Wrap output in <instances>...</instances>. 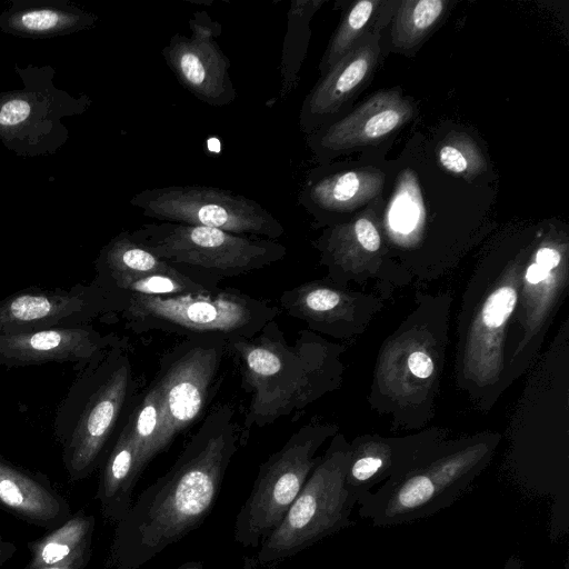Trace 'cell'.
<instances>
[{"mask_svg":"<svg viewBox=\"0 0 569 569\" xmlns=\"http://www.w3.org/2000/svg\"><path fill=\"white\" fill-rule=\"evenodd\" d=\"M237 409L210 410L169 470L147 487L116 523L107 566L139 569L202 525L241 442Z\"/></svg>","mask_w":569,"mask_h":569,"instance_id":"1","label":"cell"},{"mask_svg":"<svg viewBox=\"0 0 569 569\" xmlns=\"http://www.w3.org/2000/svg\"><path fill=\"white\" fill-rule=\"evenodd\" d=\"M323 347L307 331L290 343L274 320L254 337L227 343V352L237 360L241 387L250 401L241 426V442L252 428H261L293 415L321 393L323 387Z\"/></svg>","mask_w":569,"mask_h":569,"instance_id":"2","label":"cell"},{"mask_svg":"<svg viewBox=\"0 0 569 569\" xmlns=\"http://www.w3.org/2000/svg\"><path fill=\"white\" fill-rule=\"evenodd\" d=\"M133 391L134 379L124 339L119 338L79 370L53 421L70 481L88 478L102 463L109 440Z\"/></svg>","mask_w":569,"mask_h":569,"instance_id":"3","label":"cell"},{"mask_svg":"<svg viewBox=\"0 0 569 569\" xmlns=\"http://www.w3.org/2000/svg\"><path fill=\"white\" fill-rule=\"evenodd\" d=\"M124 328L137 333L162 331L186 338L232 340L254 337L281 310L270 300L224 288L170 296L120 298Z\"/></svg>","mask_w":569,"mask_h":569,"instance_id":"4","label":"cell"},{"mask_svg":"<svg viewBox=\"0 0 569 569\" xmlns=\"http://www.w3.org/2000/svg\"><path fill=\"white\" fill-rule=\"evenodd\" d=\"M131 238L211 290L226 278L269 267L287 254L277 240L220 229L156 221L129 232Z\"/></svg>","mask_w":569,"mask_h":569,"instance_id":"5","label":"cell"},{"mask_svg":"<svg viewBox=\"0 0 569 569\" xmlns=\"http://www.w3.org/2000/svg\"><path fill=\"white\" fill-rule=\"evenodd\" d=\"M349 455L336 448L315 467L279 526L262 541L251 567H272L355 525L346 487Z\"/></svg>","mask_w":569,"mask_h":569,"instance_id":"6","label":"cell"},{"mask_svg":"<svg viewBox=\"0 0 569 569\" xmlns=\"http://www.w3.org/2000/svg\"><path fill=\"white\" fill-rule=\"evenodd\" d=\"M330 430L301 427L260 465L252 489L234 520L233 538L246 548H258L279 526L321 458L315 453Z\"/></svg>","mask_w":569,"mask_h":569,"instance_id":"7","label":"cell"},{"mask_svg":"<svg viewBox=\"0 0 569 569\" xmlns=\"http://www.w3.org/2000/svg\"><path fill=\"white\" fill-rule=\"evenodd\" d=\"M130 203L156 221L220 229L227 232L277 240L284 227L259 202L211 186L188 184L148 188Z\"/></svg>","mask_w":569,"mask_h":569,"instance_id":"8","label":"cell"},{"mask_svg":"<svg viewBox=\"0 0 569 569\" xmlns=\"http://www.w3.org/2000/svg\"><path fill=\"white\" fill-rule=\"evenodd\" d=\"M483 459L482 452H471L416 465L402 477L367 493L357 505L358 513L375 527H392L430 517L463 495Z\"/></svg>","mask_w":569,"mask_h":569,"instance_id":"9","label":"cell"},{"mask_svg":"<svg viewBox=\"0 0 569 569\" xmlns=\"http://www.w3.org/2000/svg\"><path fill=\"white\" fill-rule=\"evenodd\" d=\"M226 352L222 340L186 338L160 359L152 383L159 393L167 447L201 415Z\"/></svg>","mask_w":569,"mask_h":569,"instance_id":"10","label":"cell"},{"mask_svg":"<svg viewBox=\"0 0 569 569\" xmlns=\"http://www.w3.org/2000/svg\"><path fill=\"white\" fill-rule=\"evenodd\" d=\"M121 299L100 287L28 288L0 301V335L91 325L100 316L119 313Z\"/></svg>","mask_w":569,"mask_h":569,"instance_id":"11","label":"cell"},{"mask_svg":"<svg viewBox=\"0 0 569 569\" xmlns=\"http://www.w3.org/2000/svg\"><path fill=\"white\" fill-rule=\"evenodd\" d=\"M190 36H171L161 54L177 81L201 102L226 107L237 99L230 77V60L217 38L221 24L207 11H196L189 19Z\"/></svg>","mask_w":569,"mask_h":569,"instance_id":"12","label":"cell"},{"mask_svg":"<svg viewBox=\"0 0 569 569\" xmlns=\"http://www.w3.org/2000/svg\"><path fill=\"white\" fill-rule=\"evenodd\" d=\"M415 113L399 90L380 91L343 118L307 136V143L320 159L379 142Z\"/></svg>","mask_w":569,"mask_h":569,"instance_id":"13","label":"cell"},{"mask_svg":"<svg viewBox=\"0 0 569 569\" xmlns=\"http://www.w3.org/2000/svg\"><path fill=\"white\" fill-rule=\"evenodd\" d=\"M119 337L91 325L0 335V365L14 368L47 362H74L79 371Z\"/></svg>","mask_w":569,"mask_h":569,"instance_id":"14","label":"cell"},{"mask_svg":"<svg viewBox=\"0 0 569 569\" xmlns=\"http://www.w3.org/2000/svg\"><path fill=\"white\" fill-rule=\"evenodd\" d=\"M380 54L379 34L363 36L306 96L299 127L308 136L327 124L373 71Z\"/></svg>","mask_w":569,"mask_h":569,"instance_id":"15","label":"cell"},{"mask_svg":"<svg viewBox=\"0 0 569 569\" xmlns=\"http://www.w3.org/2000/svg\"><path fill=\"white\" fill-rule=\"evenodd\" d=\"M0 509L47 531L71 517V507L41 472L7 460L0 453Z\"/></svg>","mask_w":569,"mask_h":569,"instance_id":"16","label":"cell"},{"mask_svg":"<svg viewBox=\"0 0 569 569\" xmlns=\"http://www.w3.org/2000/svg\"><path fill=\"white\" fill-rule=\"evenodd\" d=\"M385 174L366 168L321 173L311 172L303 183L298 202L317 218L348 212L380 193Z\"/></svg>","mask_w":569,"mask_h":569,"instance_id":"17","label":"cell"},{"mask_svg":"<svg viewBox=\"0 0 569 569\" xmlns=\"http://www.w3.org/2000/svg\"><path fill=\"white\" fill-rule=\"evenodd\" d=\"M144 468L127 419L104 460L96 496L107 520L118 523L126 517L132 506L134 486Z\"/></svg>","mask_w":569,"mask_h":569,"instance_id":"18","label":"cell"},{"mask_svg":"<svg viewBox=\"0 0 569 569\" xmlns=\"http://www.w3.org/2000/svg\"><path fill=\"white\" fill-rule=\"evenodd\" d=\"M96 518L83 509L44 536L28 542L30 560L23 569H43L63 563L91 550Z\"/></svg>","mask_w":569,"mask_h":569,"instance_id":"19","label":"cell"},{"mask_svg":"<svg viewBox=\"0 0 569 569\" xmlns=\"http://www.w3.org/2000/svg\"><path fill=\"white\" fill-rule=\"evenodd\" d=\"M96 269L94 281L101 287L151 273L178 270L134 241L128 231L113 238L101 250Z\"/></svg>","mask_w":569,"mask_h":569,"instance_id":"20","label":"cell"},{"mask_svg":"<svg viewBox=\"0 0 569 569\" xmlns=\"http://www.w3.org/2000/svg\"><path fill=\"white\" fill-rule=\"evenodd\" d=\"M323 4L319 0H292L287 14V32L280 60V92L284 100L295 90L306 46L310 33V21Z\"/></svg>","mask_w":569,"mask_h":569,"instance_id":"21","label":"cell"},{"mask_svg":"<svg viewBox=\"0 0 569 569\" xmlns=\"http://www.w3.org/2000/svg\"><path fill=\"white\" fill-rule=\"evenodd\" d=\"M448 4L445 0L401 1L393 17V47L409 50L418 46L440 21Z\"/></svg>","mask_w":569,"mask_h":569,"instance_id":"22","label":"cell"},{"mask_svg":"<svg viewBox=\"0 0 569 569\" xmlns=\"http://www.w3.org/2000/svg\"><path fill=\"white\" fill-rule=\"evenodd\" d=\"M133 440L146 467L157 455L167 449L159 393L151 382L139 405L128 418Z\"/></svg>","mask_w":569,"mask_h":569,"instance_id":"23","label":"cell"},{"mask_svg":"<svg viewBox=\"0 0 569 569\" xmlns=\"http://www.w3.org/2000/svg\"><path fill=\"white\" fill-rule=\"evenodd\" d=\"M426 218L425 203L418 178L411 170L403 171L387 208V223L398 234H409L420 228Z\"/></svg>","mask_w":569,"mask_h":569,"instance_id":"24","label":"cell"},{"mask_svg":"<svg viewBox=\"0 0 569 569\" xmlns=\"http://www.w3.org/2000/svg\"><path fill=\"white\" fill-rule=\"evenodd\" d=\"M378 0L355 2L343 14L320 62V71L325 74L365 36L373 13L381 4Z\"/></svg>","mask_w":569,"mask_h":569,"instance_id":"25","label":"cell"},{"mask_svg":"<svg viewBox=\"0 0 569 569\" xmlns=\"http://www.w3.org/2000/svg\"><path fill=\"white\" fill-rule=\"evenodd\" d=\"M102 288L119 299L130 295L170 296L214 291L184 274L180 270L131 278Z\"/></svg>","mask_w":569,"mask_h":569,"instance_id":"26","label":"cell"},{"mask_svg":"<svg viewBox=\"0 0 569 569\" xmlns=\"http://www.w3.org/2000/svg\"><path fill=\"white\" fill-rule=\"evenodd\" d=\"M438 161L448 172L468 181L473 180L487 169L486 159L475 142L466 132H450L437 149Z\"/></svg>","mask_w":569,"mask_h":569,"instance_id":"27","label":"cell"},{"mask_svg":"<svg viewBox=\"0 0 569 569\" xmlns=\"http://www.w3.org/2000/svg\"><path fill=\"white\" fill-rule=\"evenodd\" d=\"M517 302L515 288L505 286L495 290L482 308V322L488 329H498L512 313Z\"/></svg>","mask_w":569,"mask_h":569,"instance_id":"28","label":"cell"},{"mask_svg":"<svg viewBox=\"0 0 569 569\" xmlns=\"http://www.w3.org/2000/svg\"><path fill=\"white\" fill-rule=\"evenodd\" d=\"M30 114V104L24 99H12L0 109V124L16 126L23 122Z\"/></svg>","mask_w":569,"mask_h":569,"instance_id":"29","label":"cell"},{"mask_svg":"<svg viewBox=\"0 0 569 569\" xmlns=\"http://www.w3.org/2000/svg\"><path fill=\"white\" fill-rule=\"evenodd\" d=\"M59 22V14L51 10H34L21 17V24L32 31H46L54 28Z\"/></svg>","mask_w":569,"mask_h":569,"instance_id":"30","label":"cell"},{"mask_svg":"<svg viewBox=\"0 0 569 569\" xmlns=\"http://www.w3.org/2000/svg\"><path fill=\"white\" fill-rule=\"evenodd\" d=\"M410 371L418 378H428L433 372V362L423 351H415L408 359Z\"/></svg>","mask_w":569,"mask_h":569,"instance_id":"31","label":"cell"},{"mask_svg":"<svg viewBox=\"0 0 569 569\" xmlns=\"http://www.w3.org/2000/svg\"><path fill=\"white\" fill-rule=\"evenodd\" d=\"M560 261V252L551 247H542L536 253V263L549 271L558 267Z\"/></svg>","mask_w":569,"mask_h":569,"instance_id":"32","label":"cell"},{"mask_svg":"<svg viewBox=\"0 0 569 569\" xmlns=\"http://www.w3.org/2000/svg\"><path fill=\"white\" fill-rule=\"evenodd\" d=\"M91 550L86 551L71 558L70 560L63 563L47 567L43 569H84L91 559Z\"/></svg>","mask_w":569,"mask_h":569,"instance_id":"33","label":"cell"},{"mask_svg":"<svg viewBox=\"0 0 569 569\" xmlns=\"http://www.w3.org/2000/svg\"><path fill=\"white\" fill-rule=\"evenodd\" d=\"M550 274V271L542 268L538 263H531L526 271V280L531 284H537L546 280Z\"/></svg>","mask_w":569,"mask_h":569,"instance_id":"34","label":"cell"},{"mask_svg":"<svg viewBox=\"0 0 569 569\" xmlns=\"http://www.w3.org/2000/svg\"><path fill=\"white\" fill-rule=\"evenodd\" d=\"M17 552V546L0 536V567L9 561Z\"/></svg>","mask_w":569,"mask_h":569,"instance_id":"35","label":"cell"},{"mask_svg":"<svg viewBox=\"0 0 569 569\" xmlns=\"http://www.w3.org/2000/svg\"><path fill=\"white\" fill-rule=\"evenodd\" d=\"M503 569H522V562L516 555H511L506 561Z\"/></svg>","mask_w":569,"mask_h":569,"instance_id":"36","label":"cell"},{"mask_svg":"<svg viewBox=\"0 0 569 569\" xmlns=\"http://www.w3.org/2000/svg\"><path fill=\"white\" fill-rule=\"evenodd\" d=\"M177 569H204V567L200 561H188L179 566Z\"/></svg>","mask_w":569,"mask_h":569,"instance_id":"37","label":"cell"}]
</instances>
